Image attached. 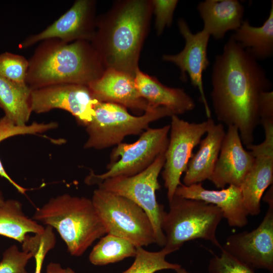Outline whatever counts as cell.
<instances>
[{
  "label": "cell",
  "instance_id": "15",
  "mask_svg": "<svg viewBox=\"0 0 273 273\" xmlns=\"http://www.w3.org/2000/svg\"><path fill=\"white\" fill-rule=\"evenodd\" d=\"M262 127L264 140L259 144L246 146L254 157V162L240 186L244 205L252 216L260 214L263 194L273 181V123Z\"/></svg>",
  "mask_w": 273,
  "mask_h": 273
},
{
  "label": "cell",
  "instance_id": "27",
  "mask_svg": "<svg viewBox=\"0 0 273 273\" xmlns=\"http://www.w3.org/2000/svg\"><path fill=\"white\" fill-rule=\"evenodd\" d=\"M171 253L165 247L155 252L147 251L142 247H136L133 263L122 273H155L163 269L175 271L181 266L166 260V256Z\"/></svg>",
  "mask_w": 273,
  "mask_h": 273
},
{
  "label": "cell",
  "instance_id": "32",
  "mask_svg": "<svg viewBox=\"0 0 273 273\" xmlns=\"http://www.w3.org/2000/svg\"><path fill=\"white\" fill-rule=\"evenodd\" d=\"M259 110L260 122L263 120H273L272 91H266L262 93L259 101Z\"/></svg>",
  "mask_w": 273,
  "mask_h": 273
},
{
  "label": "cell",
  "instance_id": "23",
  "mask_svg": "<svg viewBox=\"0 0 273 273\" xmlns=\"http://www.w3.org/2000/svg\"><path fill=\"white\" fill-rule=\"evenodd\" d=\"M44 229L42 225L26 215L19 201L8 199L0 206V235L21 244L29 233H39Z\"/></svg>",
  "mask_w": 273,
  "mask_h": 273
},
{
  "label": "cell",
  "instance_id": "5",
  "mask_svg": "<svg viewBox=\"0 0 273 273\" xmlns=\"http://www.w3.org/2000/svg\"><path fill=\"white\" fill-rule=\"evenodd\" d=\"M169 208L162 222L166 240L163 247L172 253L178 250L185 243L201 239L221 248L216 232L223 218L216 206L174 195L169 201Z\"/></svg>",
  "mask_w": 273,
  "mask_h": 273
},
{
  "label": "cell",
  "instance_id": "20",
  "mask_svg": "<svg viewBox=\"0 0 273 273\" xmlns=\"http://www.w3.org/2000/svg\"><path fill=\"white\" fill-rule=\"evenodd\" d=\"M198 11L204 22L203 30L215 39L223 38L230 30H236L242 22L244 7L237 0H206Z\"/></svg>",
  "mask_w": 273,
  "mask_h": 273
},
{
  "label": "cell",
  "instance_id": "29",
  "mask_svg": "<svg viewBox=\"0 0 273 273\" xmlns=\"http://www.w3.org/2000/svg\"><path fill=\"white\" fill-rule=\"evenodd\" d=\"M219 255H214L209 262L208 273H255L254 269L242 262L221 247Z\"/></svg>",
  "mask_w": 273,
  "mask_h": 273
},
{
  "label": "cell",
  "instance_id": "19",
  "mask_svg": "<svg viewBox=\"0 0 273 273\" xmlns=\"http://www.w3.org/2000/svg\"><path fill=\"white\" fill-rule=\"evenodd\" d=\"M134 81L140 96L147 102L149 109L164 107L177 115L195 108L194 99L183 88L166 86L139 68L135 72Z\"/></svg>",
  "mask_w": 273,
  "mask_h": 273
},
{
  "label": "cell",
  "instance_id": "25",
  "mask_svg": "<svg viewBox=\"0 0 273 273\" xmlns=\"http://www.w3.org/2000/svg\"><path fill=\"white\" fill-rule=\"evenodd\" d=\"M136 252V247L128 240L107 234L93 247L88 259L93 265L103 266L134 257Z\"/></svg>",
  "mask_w": 273,
  "mask_h": 273
},
{
  "label": "cell",
  "instance_id": "12",
  "mask_svg": "<svg viewBox=\"0 0 273 273\" xmlns=\"http://www.w3.org/2000/svg\"><path fill=\"white\" fill-rule=\"evenodd\" d=\"M222 248L253 269H264L272 273L273 208L268 207L255 229L230 235Z\"/></svg>",
  "mask_w": 273,
  "mask_h": 273
},
{
  "label": "cell",
  "instance_id": "31",
  "mask_svg": "<svg viewBox=\"0 0 273 273\" xmlns=\"http://www.w3.org/2000/svg\"><path fill=\"white\" fill-rule=\"evenodd\" d=\"M153 12L155 15V27L158 35L162 34L165 28L172 22L173 13L178 1L153 0Z\"/></svg>",
  "mask_w": 273,
  "mask_h": 273
},
{
  "label": "cell",
  "instance_id": "8",
  "mask_svg": "<svg viewBox=\"0 0 273 273\" xmlns=\"http://www.w3.org/2000/svg\"><path fill=\"white\" fill-rule=\"evenodd\" d=\"M165 152L160 154L146 169L130 176H115L103 180L98 188L125 197L140 206L151 222L156 244L164 247L165 237L162 222L166 213L164 206L159 204L156 192L161 186L158 177L165 162Z\"/></svg>",
  "mask_w": 273,
  "mask_h": 273
},
{
  "label": "cell",
  "instance_id": "14",
  "mask_svg": "<svg viewBox=\"0 0 273 273\" xmlns=\"http://www.w3.org/2000/svg\"><path fill=\"white\" fill-rule=\"evenodd\" d=\"M179 30L185 40L183 50L175 55H164V61L171 62L180 69L181 78L186 80L187 75L191 83L199 90L206 116L211 118V112L204 93L203 73L209 64L207 57V47L210 35L204 30L193 33L187 22L178 19Z\"/></svg>",
  "mask_w": 273,
  "mask_h": 273
},
{
  "label": "cell",
  "instance_id": "37",
  "mask_svg": "<svg viewBox=\"0 0 273 273\" xmlns=\"http://www.w3.org/2000/svg\"><path fill=\"white\" fill-rule=\"evenodd\" d=\"M5 199L2 193V191L0 190V206L4 204L5 201Z\"/></svg>",
  "mask_w": 273,
  "mask_h": 273
},
{
  "label": "cell",
  "instance_id": "4",
  "mask_svg": "<svg viewBox=\"0 0 273 273\" xmlns=\"http://www.w3.org/2000/svg\"><path fill=\"white\" fill-rule=\"evenodd\" d=\"M33 219L55 229L73 256L82 255L107 234L91 199L63 194L35 210Z\"/></svg>",
  "mask_w": 273,
  "mask_h": 273
},
{
  "label": "cell",
  "instance_id": "2",
  "mask_svg": "<svg viewBox=\"0 0 273 273\" xmlns=\"http://www.w3.org/2000/svg\"><path fill=\"white\" fill-rule=\"evenodd\" d=\"M152 13L151 1H119L97 18L96 32L90 42L105 69L134 77Z\"/></svg>",
  "mask_w": 273,
  "mask_h": 273
},
{
  "label": "cell",
  "instance_id": "22",
  "mask_svg": "<svg viewBox=\"0 0 273 273\" xmlns=\"http://www.w3.org/2000/svg\"><path fill=\"white\" fill-rule=\"evenodd\" d=\"M231 36L256 60L270 57L273 54V2L262 25L254 27L245 20Z\"/></svg>",
  "mask_w": 273,
  "mask_h": 273
},
{
  "label": "cell",
  "instance_id": "11",
  "mask_svg": "<svg viewBox=\"0 0 273 273\" xmlns=\"http://www.w3.org/2000/svg\"><path fill=\"white\" fill-rule=\"evenodd\" d=\"M98 102L88 86L82 84H56L31 90V93L32 112L40 114L56 109L64 110L84 126L92 120L94 106Z\"/></svg>",
  "mask_w": 273,
  "mask_h": 273
},
{
  "label": "cell",
  "instance_id": "34",
  "mask_svg": "<svg viewBox=\"0 0 273 273\" xmlns=\"http://www.w3.org/2000/svg\"><path fill=\"white\" fill-rule=\"evenodd\" d=\"M46 273H77L70 267L63 268L58 262H51L47 266Z\"/></svg>",
  "mask_w": 273,
  "mask_h": 273
},
{
  "label": "cell",
  "instance_id": "17",
  "mask_svg": "<svg viewBox=\"0 0 273 273\" xmlns=\"http://www.w3.org/2000/svg\"><path fill=\"white\" fill-rule=\"evenodd\" d=\"M174 195L216 206L230 226L242 228L248 222L249 214L243 204L240 187L229 185L220 190H212L204 188L202 183L188 186L181 184L177 188Z\"/></svg>",
  "mask_w": 273,
  "mask_h": 273
},
{
  "label": "cell",
  "instance_id": "26",
  "mask_svg": "<svg viewBox=\"0 0 273 273\" xmlns=\"http://www.w3.org/2000/svg\"><path fill=\"white\" fill-rule=\"evenodd\" d=\"M58 126V123L33 122L30 124L19 125L15 124L6 116L0 118V143L4 140L16 135L38 134L54 129ZM0 176L6 179L21 194H25L27 189L16 183L8 174L0 160Z\"/></svg>",
  "mask_w": 273,
  "mask_h": 273
},
{
  "label": "cell",
  "instance_id": "13",
  "mask_svg": "<svg viewBox=\"0 0 273 273\" xmlns=\"http://www.w3.org/2000/svg\"><path fill=\"white\" fill-rule=\"evenodd\" d=\"M96 2L77 0L56 21L41 32L30 35L20 44L28 48L49 39H58L65 42L77 40L90 41L96 30Z\"/></svg>",
  "mask_w": 273,
  "mask_h": 273
},
{
  "label": "cell",
  "instance_id": "24",
  "mask_svg": "<svg viewBox=\"0 0 273 273\" xmlns=\"http://www.w3.org/2000/svg\"><path fill=\"white\" fill-rule=\"evenodd\" d=\"M31 93L27 84H16L0 75V107L17 125L27 124L29 120L32 112Z\"/></svg>",
  "mask_w": 273,
  "mask_h": 273
},
{
  "label": "cell",
  "instance_id": "10",
  "mask_svg": "<svg viewBox=\"0 0 273 273\" xmlns=\"http://www.w3.org/2000/svg\"><path fill=\"white\" fill-rule=\"evenodd\" d=\"M171 118L170 138L161 172L168 202L181 184L180 177L187 169L193 149L214 122L211 118L200 123L189 122L176 115H173Z\"/></svg>",
  "mask_w": 273,
  "mask_h": 273
},
{
  "label": "cell",
  "instance_id": "18",
  "mask_svg": "<svg viewBox=\"0 0 273 273\" xmlns=\"http://www.w3.org/2000/svg\"><path fill=\"white\" fill-rule=\"evenodd\" d=\"M88 87L99 102L115 103L126 108L144 112L149 109L147 102L138 90L134 77L126 73L106 69Z\"/></svg>",
  "mask_w": 273,
  "mask_h": 273
},
{
  "label": "cell",
  "instance_id": "7",
  "mask_svg": "<svg viewBox=\"0 0 273 273\" xmlns=\"http://www.w3.org/2000/svg\"><path fill=\"white\" fill-rule=\"evenodd\" d=\"M91 199L107 234L126 239L136 247L156 243L150 218L135 203L98 188Z\"/></svg>",
  "mask_w": 273,
  "mask_h": 273
},
{
  "label": "cell",
  "instance_id": "6",
  "mask_svg": "<svg viewBox=\"0 0 273 273\" xmlns=\"http://www.w3.org/2000/svg\"><path fill=\"white\" fill-rule=\"evenodd\" d=\"M94 111L92 120L85 126L88 138L83 148L86 149L103 150L116 146L127 135L141 134L150 123L174 115L169 109L159 107L136 116L121 105L101 102L95 105Z\"/></svg>",
  "mask_w": 273,
  "mask_h": 273
},
{
  "label": "cell",
  "instance_id": "1",
  "mask_svg": "<svg viewBox=\"0 0 273 273\" xmlns=\"http://www.w3.org/2000/svg\"><path fill=\"white\" fill-rule=\"evenodd\" d=\"M211 83L217 120L237 127L246 146L253 144L254 133L260 122V97L271 88L263 68L231 36L222 53L215 57Z\"/></svg>",
  "mask_w": 273,
  "mask_h": 273
},
{
  "label": "cell",
  "instance_id": "3",
  "mask_svg": "<svg viewBox=\"0 0 273 273\" xmlns=\"http://www.w3.org/2000/svg\"><path fill=\"white\" fill-rule=\"evenodd\" d=\"M28 61L26 83L31 90L60 84L88 86L105 70L98 54L86 40H43Z\"/></svg>",
  "mask_w": 273,
  "mask_h": 273
},
{
  "label": "cell",
  "instance_id": "35",
  "mask_svg": "<svg viewBox=\"0 0 273 273\" xmlns=\"http://www.w3.org/2000/svg\"><path fill=\"white\" fill-rule=\"evenodd\" d=\"M263 200L266 203L269 208H273V189L272 185L268 189L267 193L263 198Z\"/></svg>",
  "mask_w": 273,
  "mask_h": 273
},
{
  "label": "cell",
  "instance_id": "33",
  "mask_svg": "<svg viewBox=\"0 0 273 273\" xmlns=\"http://www.w3.org/2000/svg\"><path fill=\"white\" fill-rule=\"evenodd\" d=\"M49 250L44 247L40 248L34 254L33 257L35 261L34 273H40L45 257L49 252Z\"/></svg>",
  "mask_w": 273,
  "mask_h": 273
},
{
  "label": "cell",
  "instance_id": "9",
  "mask_svg": "<svg viewBox=\"0 0 273 273\" xmlns=\"http://www.w3.org/2000/svg\"><path fill=\"white\" fill-rule=\"evenodd\" d=\"M170 124L159 128L148 127L134 143H121L110 155L108 170L102 174L91 172L85 182L88 185H98L103 180L115 176H130L148 167L168 146Z\"/></svg>",
  "mask_w": 273,
  "mask_h": 273
},
{
  "label": "cell",
  "instance_id": "16",
  "mask_svg": "<svg viewBox=\"0 0 273 273\" xmlns=\"http://www.w3.org/2000/svg\"><path fill=\"white\" fill-rule=\"evenodd\" d=\"M254 162V157L251 151L243 146L237 127L229 126L209 180L219 189H223L228 185L240 187Z\"/></svg>",
  "mask_w": 273,
  "mask_h": 273
},
{
  "label": "cell",
  "instance_id": "28",
  "mask_svg": "<svg viewBox=\"0 0 273 273\" xmlns=\"http://www.w3.org/2000/svg\"><path fill=\"white\" fill-rule=\"evenodd\" d=\"M29 61L9 52L0 54V75L18 84L26 85Z\"/></svg>",
  "mask_w": 273,
  "mask_h": 273
},
{
  "label": "cell",
  "instance_id": "21",
  "mask_svg": "<svg viewBox=\"0 0 273 273\" xmlns=\"http://www.w3.org/2000/svg\"><path fill=\"white\" fill-rule=\"evenodd\" d=\"M206 133L199 143L198 150L189 161L183 179L185 186L209 179L213 172L225 131L222 124L214 122Z\"/></svg>",
  "mask_w": 273,
  "mask_h": 273
},
{
  "label": "cell",
  "instance_id": "30",
  "mask_svg": "<svg viewBox=\"0 0 273 273\" xmlns=\"http://www.w3.org/2000/svg\"><path fill=\"white\" fill-rule=\"evenodd\" d=\"M32 258V253L20 250L17 245H13L3 253L0 273H28L26 266Z\"/></svg>",
  "mask_w": 273,
  "mask_h": 273
},
{
  "label": "cell",
  "instance_id": "36",
  "mask_svg": "<svg viewBox=\"0 0 273 273\" xmlns=\"http://www.w3.org/2000/svg\"><path fill=\"white\" fill-rule=\"evenodd\" d=\"M175 271L176 273H191L182 267H180L179 268L175 270Z\"/></svg>",
  "mask_w": 273,
  "mask_h": 273
}]
</instances>
